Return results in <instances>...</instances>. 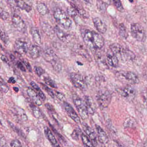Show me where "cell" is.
Instances as JSON below:
<instances>
[{
	"mask_svg": "<svg viewBox=\"0 0 147 147\" xmlns=\"http://www.w3.org/2000/svg\"><path fill=\"white\" fill-rule=\"evenodd\" d=\"M13 89L16 92H18V91H19V89L17 87H13Z\"/></svg>",
	"mask_w": 147,
	"mask_h": 147,
	"instance_id": "cell-51",
	"label": "cell"
},
{
	"mask_svg": "<svg viewBox=\"0 0 147 147\" xmlns=\"http://www.w3.org/2000/svg\"><path fill=\"white\" fill-rule=\"evenodd\" d=\"M81 127L86 136L91 140L94 145H97V137L94 130L91 128L88 124L83 122L81 123Z\"/></svg>",
	"mask_w": 147,
	"mask_h": 147,
	"instance_id": "cell-7",
	"label": "cell"
},
{
	"mask_svg": "<svg viewBox=\"0 0 147 147\" xmlns=\"http://www.w3.org/2000/svg\"><path fill=\"white\" fill-rule=\"evenodd\" d=\"M8 83H16V81H15L14 78L13 77H11L8 80Z\"/></svg>",
	"mask_w": 147,
	"mask_h": 147,
	"instance_id": "cell-49",
	"label": "cell"
},
{
	"mask_svg": "<svg viewBox=\"0 0 147 147\" xmlns=\"http://www.w3.org/2000/svg\"><path fill=\"white\" fill-rule=\"evenodd\" d=\"M34 70L35 73L38 75V77H41L43 74H45V70L40 66H35L34 67Z\"/></svg>",
	"mask_w": 147,
	"mask_h": 147,
	"instance_id": "cell-38",
	"label": "cell"
},
{
	"mask_svg": "<svg viewBox=\"0 0 147 147\" xmlns=\"http://www.w3.org/2000/svg\"><path fill=\"white\" fill-rule=\"evenodd\" d=\"M42 29L47 35H53L55 33L54 30L53 29L52 27L48 23H43L42 24Z\"/></svg>",
	"mask_w": 147,
	"mask_h": 147,
	"instance_id": "cell-30",
	"label": "cell"
},
{
	"mask_svg": "<svg viewBox=\"0 0 147 147\" xmlns=\"http://www.w3.org/2000/svg\"><path fill=\"white\" fill-rule=\"evenodd\" d=\"M107 3L105 2V1H97L98 7L100 10L104 11L106 9V4Z\"/></svg>",
	"mask_w": 147,
	"mask_h": 147,
	"instance_id": "cell-40",
	"label": "cell"
},
{
	"mask_svg": "<svg viewBox=\"0 0 147 147\" xmlns=\"http://www.w3.org/2000/svg\"><path fill=\"white\" fill-rule=\"evenodd\" d=\"M71 81L74 87L85 90L87 88V83L83 76L78 73H74L70 74Z\"/></svg>",
	"mask_w": 147,
	"mask_h": 147,
	"instance_id": "cell-5",
	"label": "cell"
},
{
	"mask_svg": "<svg viewBox=\"0 0 147 147\" xmlns=\"http://www.w3.org/2000/svg\"><path fill=\"white\" fill-rule=\"evenodd\" d=\"M1 59L2 60L3 62H5V63H7L8 64H9V60L6 57V56H4V55H2L1 57Z\"/></svg>",
	"mask_w": 147,
	"mask_h": 147,
	"instance_id": "cell-48",
	"label": "cell"
},
{
	"mask_svg": "<svg viewBox=\"0 0 147 147\" xmlns=\"http://www.w3.org/2000/svg\"><path fill=\"white\" fill-rule=\"evenodd\" d=\"M30 108L32 109L33 114L35 118L37 119L43 118V113H42V111L39 108L34 105L33 104H30Z\"/></svg>",
	"mask_w": 147,
	"mask_h": 147,
	"instance_id": "cell-27",
	"label": "cell"
},
{
	"mask_svg": "<svg viewBox=\"0 0 147 147\" xmlns=\"http://www.w3.org/2000/svg\"><path fill=\"white\" fill-rule=\"evenodd\" d=\"M73 103L81 119L86 120L89 118V113L84 100L77 96H73Z\"/></svg>",
	"mask_w": 147,
	"mask_h": 147,
	"instance_id": "cell-2",
	"label": "cell"
},
{
	"mask_svg": "<svg viewBox=\"0 0 147 147\" xmlns=\"http://www.w3.org/2000/svg\"><path fill=\"white\" fill-rule=\"evenodd\" d=\"M119 34L122 38H127V28L123 23H121L119 25Z\"/></svg>",
	"mask_w": 147,
	"mask_h": 147,
	"instance_id": "cell-31",
	"label": "cell"
},
{
	"mask_svg": "<svg viewBox=\"0 0 147 147\" xmlns=\"http://www.w3.org/2000/svg\"><path fill=\"white\" fill-rule=\"evenodd\" d=\"M107 63L111 67H116L119 64V60L116 55L111 53H109L106 56Z\"/></svg>",
	"mask_w": 147,
	"mask_h": 147,
	"instance_id": "cell-21",
	"label": "cell"
},
{
	"mask_svg": "<svg viewBox=\"0 0 147 147\" xmlns=\"http://www.w3.org/2000/svg\"><path fill=\"white\" fill-rule=\"evenodd\" d=\"M112 96L108 91H101L97 95V102L101 110L107 108L111 102Z\"/></svg>",
	"mask_w": 147,
	"mask_h": 147,
	"instance_id": "cell-4",
	"label": "cell"
},
{
	"mask_svg": "<svg viewBox=\"0 0 147 147\" xmlns=\"http://www.w3.org/2000/svg\"><path fill=\"white\" fill-rule=\"evenodd\" d=\"M92 41L94 49H101L104 45L105 40L103 37L98 33L92 31Z\"/></svg>",
	"mask_w": 147,
	"mask_h": 147,
	"instance_id": "cell-11",
	"label": "cell"
},
{
	"mask_svg": "<svg viewBox=\"0 0 147 147\" xmlns=\"http://www.w3.org/2000/svg\"><path fill=\"white\" fill-rule=\"evenodd\" d=\"M40 84H41V85H42L43 89H45V90L47 92V94H48V95L51 97L54 98V97H55V94L53 93L52 90L51 89H50L48 86L46 85L45 84H44V83H41Z\"/></svg>",
	"mask_w": 147,
	"mask_h": 147,
	"instance_id": "cell-35",
	"label": "cell"
},
{
	"mask_svg": "<svg viewBox=\"0 0 147 147\" xmlns=\"http://www.w3.org/2000/svg\"><path fill=\"white\" fill-rule=\"evenodd\" d=\"M84 101L85 103L88 113L91 114H94L96 111V107L92 98L86 96Z\"/></svg>",
	"mask_w": 147,
	"mask_h": 147,
	"instance_id": "cell-22",
	"label": "cell"
},
{
	"mask_svg": "<svg viewBox=\"0 0 147 147\" xmlns=\"http://www.w3.org/2000/svg\"><path fill=\"white\" fill-rule=\"evenodd\" d=\"M92 20L94 26L98 32L102 34L106 33L107 30V26L103 21L98 17L93 18Z\"/></svg>",
	"mask_w": 147,
	"mask_h": 147,
	"instance_id": "cell-15",
	"label": "cell"
},
{
	"mask_svg": "<svg viewBox=\"0 0 147 147\" xmlns=\"http://www.w3.org/2000/svg\"><path fill=\"white\" fill-rule=\"evenodd\" d=\"M131 33L132 37L137 41H145L146 38V31L140 23H134L131 24Z\"/></svg>",
	"mask_w": 147,
	"mask_h": 147,
	"instance_id": "cell-3",
	"label": "cell"
},
{
	"mask_svg": "<svg viewBox=\"0 0 147 147\" xmlns=\"http://www.w3.org/2000/svg\"><path fill=\"white\" fill-rule=\"evenodd\" d=\"M27 92L29 97L31 98L33 102L35 104L38 106H40L42 105V102L40 100V98L33 89L28 88L27 90Z\"/></svg>",
	"mask_w": 147,
	"mask_h": 147,
	"instance_id": "cell-20",
	"label": "cell"
},
{
	"mask_svg": "<svg viewBox=\"0 0 147 147\" xmlns=\"http://www.w3.org/2000/svg\"><path fill=\"white\" fill-rule=\"evenodd\" d=\"M15 2L17 7L21 9L25 10L27 12H30L32 10V7L24 1H15Z\"/></svg>",
	"mask_w": 147,
	"mask_h": 147,
	"instance_id": "cell-26",
	"label": "cell"
},
{
	"mask_svg": "<svg viewBox=\"0 0 147 147\" xmlns=\"http://www.w3.org/2000/svg\"><path fill=\"white\" fill-rule=\"evenodd\" d=\"M81 138L82 140H81L84 147H95L90 139L84 134H81Z\"/></svg>",
	"mask_w": 147,
	"mask_h": 147,
	"instance_id": "cell-28",
	"label": "cell"
},
{
	"mask_svg": "<svg viewBox=\"0 0 147 147\" xmlns=\"http://www.w3.org/2000/svg\"><path fill=\"white\" fill-rule=\"evenodd\" d=\"M121 96L129 100H131L134 98L136 94V91L134 86L128 85L120 90Z\"/></svg>",
	"mask_w": 147,
	"mask_h": 147,
	"instance_id": "cell-9",
	"label": "cell"
},
{
	"mask_svg": "<svg viewBox=\"0 0 147 147\" xmlns=\"http://www.w3.org/2000/svg\"><path fill=\"white\" fill-rule=\"evenodd\" d=\"M134 119L132 118H128L124 121L123 123V127L124 128L131 127L134 126Z\"/></svg>",
	"mask_w": 147,
	"mask_h": 147,
	"instance_id": "cell-33",
	"label": "cell"
},
{
	"mask_svg": "<svg viewBox=\"0 0 147 147\" xmlns=\"http://www.w3.org/2000/svg\"><path fill=\"white\" fill-rule=\"evenodd\" d=\"M16 66L19 69L23 72H26V68L24 66V65L22 64V62L20 61H17L16 62Z\"/></svg>",
	"mask_w": 147,
	"mask_h": 147,
	"instance_id": "cell-42",
	"label": "cell"
},
{
	"mask_svg": "<svg viewBox=\"0 0 147 147\" xmlns=\"http://www.w3.org/2000/svg\"><path fill=\"white\" fill-rule=\"evenodd\" d=\"M45 106L49 111L51 112H53L54 110V107L50 103H46L45 104Z\"/></svg>",
	"mask_w": 147,
	"mask_h": 147,
	"instance_id": "cell-45",
	"label": "cell"
},
{
	"mask_svg": "<svg viewBox=\"0 0 147 147\" xmlns=\"http://www.w3.org/2000/svg\"><path fill=\"white\" fill-rule=\"evenodd\" d=\"M113 2L114 5L118 11L121 12H123L124 11V8H123L121 1L115 0V1H113Z\"/></svg>",
	"mask_w": 147,
	"mask_h": 147,
	"instance_id": "cell-36",
	"label": "cell"
},
{
	"mask_svg": "<svg viewBox=\"0 0 147 147\" xmlns=\"http://www.w3.org/2000/svg\"><path fill=\"white\" fill-rule=\"evenodd\" d=\"M53 16L58 23L65 29L70 28L72 25V21L64 11L57 9L54 11Z\"/></svg>",
	"mask_w": 147,
	"mask_h": 147,
	"instance_id": "cell-1",
	"label": "cell"
},
{
	"mask_svg": "<svg viewBox=\"0 0 147 147\" xmlns=\"http://www.w3.org/2000/svg\"><path fill=\"white\" fill-rule=\"evenodd\" d=\"M67 14L70 16H71L74 17L78 14V13L76 11V9L72 7H68L67 9Z\"/></svg>",
	"mask_w": 147,
	"mask_h": 147,
	"instance_id": "cell-39",
	"label": "cell"
},
{
	"mask_svg": "<svg viewBox=\"0 0 147 147\" xmlns=\"http://www.w3.org/2000/svg\"><path fill=\"white\" fill-rule=\"evenodd\" d=\"M56 95L57 97V98L59 100H61V101H63L64 99L65 96H64L63 94L60 93V92H58V91H56Z\"/></svg>",
	"mask_w": 147,
	"mask_h": 147,
	"instance_id": "cell-46",
	"label": "cell"
},
{
	"mask_svg": "<svg viewBox=\"0 0 147 147\" xmlns=\"http://www.w3.org/2000/svg\"><path fill=\"white\" fill-rule=\"evenodd\" d=\"M14 47L18 53L22 55L27 53L29 48L27 43L21 40H18L15 41Z\"/></svg>",
	"mask_w": 147,
	"mask_h": 147,
	"instance_id": "cell-12",
	"label": "cell"
},
{
	"mask_svg": "<svg viewBox=\"0 0 147 147\" xmlns=\"http://www.w3.org/2000/svg\"><path fill=\"white\" fill-rule=\"evenodd\" d=\"M110 49L111 53L115 55H121V58H123L126 49H124L121 45L118 43H113L110 46Z\"/></svg>",
	"mask_w": 147,
	"mask_h": 147,
	"instance_id": "cell-18",
	"label": "cell"
},
{
	"mask_svg": "<svg viewBox=\"0 0 147 147\" xmlns=\"http://www.w3.org/2000/svg\"><path fill=\"white\" fill-rule=\"evenodd\" d=\"M144 77L146 80L147 81V70L144 73Z\"/></svg>",
	"mask_w": 147,
	"mask_h": 147,
	"instance_id": "cell-50",
	"label": "cell"
},
{
	"mask_svg": "<svg viewBox=\"0 0 147 147\" xmlns=\"http://www.w3.org/2000/svg\"><path fill=\"white\" fill-rule=\"evenodd\" d=\"M0 123H1V121H0Z\"/></svg>",
	"mask_w": 147,
	"mask_h": 147,
	"instance_id": "cell-53",
	"label": "cell"
},
{
	"mask_svg": "<svg viewBox=\"0 0 147 147\" xmlns=\"http://www.w3.org/2000/svg\"><path fill=\"white\" fill-rule=\"evenodd\" d=\"M0 70H1V66H0Z\"/></svg>",
	"mask_w": 147,
	"mask_h": 147,
	"instance_id": "cell-52",
	"label": "cell"
},
{
	"mask_svg": "<svg viewBox=\"0 0 147 147\" xmlns=\"http://www.w3.org/2000/svg\"><path fill=\"white\" fill-rule=\"evenodd\" d=\"M78 132L76 130H74L73 131L72 134H71V137L73 138L74 140H78Z\"/></svg>",
	"mask_w": 147,
	"mask_h": 147,
	"instance_id": "cell-47",
	"label": "cell"
},
{
	"mask_svg": "<svg viewBox=\"0 0 147 147\" xmlns=\"http://www.w3.org/2000/svg\"><path fill=\"white\" fill-rule=\"evenodd\" d=\"M12 23L14 27L20 32H24L26 29V25L23 19L18 15L15 14L12 16Z\"/></svg>",
	"mask_w": 147,
	"mask_h": 147,
	"instance_id": "cell-8",
	"label": "cell"
},
{
	"mask_svg": "<svg viewBox=\"0 0 147 147\" xmlns=\"http://www.w3.org/2000/svg\"><path fill=\"white\" fill-rule=\"evenodd\" d=\"M45 58L47 61L50 62L53 68L57 71H59L62 69L61 65L58 61L57 57L53 51L51 49H48L46 50L45 52Z\"/></svg>",
	"mask_w": 147,
	"mask_h": 147,
	"instance_id": "cell-6",
	"label": "cell"
},
{
	"mask_svg": "<svg viewBox=\"0 0 147 147\" xmlns=\"http://www.w3.org/2000/svg\"><path fill=\"white\" fill-rule=\"evenodd\" d=\"M40 48L37 45H31L28 48V51L29 57L33 59H36L40 55Z\"/></svg>",
	"mask_w": 147,
	"mask_h": 147,
	"instance_id": "cell-19",
	"label": "cell"
},
{
	"mask_svg": "<svg viewBox=\"0 0 147 147\" xmlns=\"http://www.w3.org/2000/svg\"><path fill=\"white\" fill-rule=\"evenodd\" d=\"M31 33L34 43L37 45H40L41 42V37L38 29L35 28H32L31 30Z\"/></svg>",
	"mask_w": 147,
	"mask_h": 147,
	"instance_id": "cell-24",
	"label": "cell"
},
{
	"mask_svg": "<svg viewBox=\"0 0 147 147\" xmlns=\"http://www.w3.org/2000/svg\"><path fill=\"white\" fill-rule=\"evenodd\" d=\"M37 9L38 12L42 15H45L48 12V9L45 3H40L37 4Z\"/></svg>",
	"mask_w": 147,
	"mask_h": 147,
	"instance_id": "cell-29",
	"label": "cell"
},
{
	"mask_svg": "<svg viewBox=\"0 0 147 147\" xmlns=\"http://www.w3.org/2000/svg\"><path fill=\"white\" fill-rule=\"evenodd\" d=\"M44 81H45V83L47 85H49L51 87H52V88H55V89H57V84L55 83V82L49 77H45L44 79Z\"/></svg>",
	"mask_w": 147,
	"mask_h": 147,
	"instance_id": "cell-34",
	"label": "cell"
},
{
	"mask_svg": "<svg viewBox=\"0 0 147 147\" xmlns=\"http://www.w3.org/2000/svg\"><path fill=\"white\" fill-rule=\"evenodd\" d=\"M55 33L57 34V36L60 40L63 42H65L68 41L69 39V35L64 32L62 29L59 28V27L56 26L54 28Z\"/></svg>",
	"mask_w": 147,
	"mask_h": 147,
	"instance_id": "cell-23",
	"label": "cell"
},
{
	"mask_svg": "<svg viewBox=\"0 0 147 147\" xmlns=\"http://www.w3.org/2000/svg\"><path fill=\"white\" fill-rule=\"evenodd\" d=\"M0 39L5 44H7L8 42V37L7 36L6 33L1 28H0Z\"/></svg>",
	"mask_w": 147,
	"mask_h": 147,
	"instance_id": "cell-37",
	"label": "cell"
},
{
	"mask_svg": "<svg viewBox=\"0 0 147 147\" xmlns=\"http://www.w3.org/2000/svg\"><path fill=\"white\" fill-rule=\"evenodd\" d=\"M23 64H24L25 66H26V67L27 69H28V71L30 72H32V67H31V65L29 64V62L26 60H24L23 61Z\"/></svg>",
	"mask_w": 147,
	"mask_h": 147,
	"instance_id": "cell-44",
	"label": "cell"
},
{
	"mask_svg": "<svg viewBox=\"0 0 147 147\" xmlns=\"http://www.w3.org/2000/svg\"><path fill=\"white\" fill-rule=\"evenodd\" d=\"M10 147H22V146L19 140H14L12 141L10 143Z\"/></svg>",
	"mask_w": 147,
	"mask_h": 147,
	"instance_id": "cell-41",
	"label": "cell"
},
{
	"mask_svg": "<svg viewBox=\"0 0 147 147\" xmlns=\"http://www.w3.org/2000/svg\"><path fill=\"white\" fill-rule=\"evenodd\" d=\"M64 106L68 115L73 121L78 124L81 123L79 117L78 116V114L70 104L67 102H64Z\"/></svg>",
	"mask_w": 147,
	"mask_h": 147,
	"instance_id": "cell-10",
	"label": "cell"
},
{
	"mask_svg": "<svg viewBox=\"0 0 147 147\" xmlns=\"http://www.w3.org/2000/svg\"><path fill=\"white\" fill-rule=\"evenodd\" d=\"M45 135L47 139L48 140L50 143L54 147H61L59 144L57 140L55 138L54 135L53 134L52 132L51 131V129L47 127H46L44 130Z\"/></svg>",
	"mask_w": 147,
	"mask_h": 147,
	"instance_id": "cell-17",
	"label": "cell"
},
{
	"mask_svg": "<svg viewBox=\"0 0 147 147\" xmlns=\"http://www.w3.org/2000/svg\"><path fill=\"white\" fill-rule=\"evenodd\" d=\"M49 125H50V127H51V128L52 129L53 131V132H54V133H55V134L56 135H57V137H58L59 138V139H60V140H61L63 141L64 140V138H63V136H62V135H60V134L58 132H57V130H56V129H55V128H54V127H53L51 125V124H49Z\"/></svg>",
	"mask_w": 147,
	"mask_h": 147,
	"instance_id": "cell-43",
	"label": "cell"
},
{
	"mask_svg": "<svg viewBox=\"0 0 147 147\" xmlns=\"http://www.w3.org/2000/svg\"><path fill=\"white\" fill-rule=\"evenodd\" d=\"M30 84L33 89L35 91V92L37 93V95L43 101H45L46 99L45 96L41 90V89L39 87L38 85L33 81H32L30 83Z\"/></svg>",
	"mask_w": 147,
	"mask_h": 147,
	"instance_id": "cell-25",
	"label": "cell"
},
{
	"mask_svg": "<svg viewBox=\"0 0 147 147\" xmlns=\"http://www.w3.org/2000/svg\"><path fill=\"white\" fill-rule=\"evenodd\" d=\"M122 76L125 80L130 83L137 84L139 83V79L137 75L131 71H127L122 73Z\"/></svg>",
	"mask_w": 147,
	"mask_h": 147,
	"instance_id": "cell-16",
	"label": "cell"
},
{
	"mask_svg": "<svg viewBox=\"0 0 147 147\" xmlns=\"http://www.w3.org/2000/svg\"><path fill=\"white\" fill-rule=\"evenodd\" d=\"M98 135V139L100 143L102 144H106L109 142V138L106 132L102 127L98 125L95 126Z\"/></svg>",
	"mask_w": 147,
	"mask_h": 147,
	"instance_id": "cell-14",
	"label": "cell"
},
{
	"mask_svg": "<svg viewBox=\"0 0 147 147\" xmlns=\"http://www.w3.org/2000/svg\"><path fill=\"white\" fill-rule=\"evenodd\" d=\"M9 17V14L7 11L3 8L0 7V18L3 20H6Z\"/></svg>",
	"mask_w": 147,
	"mask_h": 147,
	"instance_id": "cell-32",
	"label": "cell"
},
{
	"mask_svg": "<svg viewBox=\"0 0 147 147\" xmlns=\"http://www.w3.org/2000/svg\"><path fill=\"white\" fill-rule=\"evenodd\" d=\"M83 38L84 42L85 44L87 46V47L92 51L95 50L94 47H93V44H92V31H90L89 29L85 30L83 33Z\"/></svg>",
	"mask_w": 147,
	"mask_h": 147,
	"instance_id": "cell-13",
	"label": "cell"
}]
</instances>
